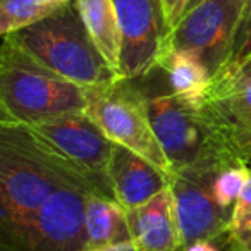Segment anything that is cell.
I'll use <instances>...</instances> for the list:
<instances>
[{"instance_id":"cell-1","label":"cell","mask_w":251,"mask_h":251,"mask_svg":"<svg viewBox=\"0 0 251 251\" xmlns=\"http://www.w3.org/2000/svg\"><path fill=\"white\" fill-rule=\"evenodd\" d=\"M67 186H83L103 195L26 126L0 114V248L28 226L53 191Z\"/></svg>"},{"instance_id":"cell-2","label":"cell","mask_w":251,"mask_h":251,"mask_svg":"<svg viewBox=\"0 0 251 251\" xmlns=\"http://www.w3.org/2000/svg\"><path fill=\"white\" fill-rule=\"evenodd\" d=\"M86 110V88L40 62L14 35L0 45V114L23 126Z\"/></svg>"},{"instance_id":"cell-3","label":"cell","mask_w":251,"mask_h":251,"mask_svg":"<svg viewBox=\"0 0 251 251\" xmlns=\"http://www.w3.org/2000/svg\"><path fill=\"white\" fill-rule=\"evenodd\" d=\"M12 35L40 62L79 86H105L121 79L93 43L74 2Z\"/></svg>"},{"instance_id":"cell-4","label":"cell","mask_w":251,"mask_h":251,"mask_svg":"<svg viewBox=\"0 0 251 251\" xmlns=\"http://www.w3.org/2000/svg\"><path fill=\"white\" fill-rule=\"evenodd\" d=\"M155 136L176 172L219 174L234 167L213 136L198 105L179 100L171 91H150L141 86Z\"/></svg>"},{"instance_id":"cell-5","label":"cell","mask_w":251,"mask_h":251,"mask_svg":"<svg viewBox=\"0 0 251 251\" xmlns=\"http://www.w3.org/2000/svg\"><path fill=\"white\" fill-rule=\"evenodd\" d=\"M84 112L112 143L147 158L165 174H174L155 136L143 90L136 79H117L105 86L86 88Z\"/></svg>"},{"instance_id":"cell-6","label":"cell","mask_w":251,"mask_h":251,"mask_svg":"<svg viewBox=\"0 0 251 251\" xmlns=\"http://www.w3.org/2000/svg\"><path fill=\"white\" fill-rule=\"evenodd\" d=\"M26 127L60 158L86 176L107 198L114 200L107 176L114 143L86 112H69Z\"/></svg>"},{"instance_id":"cell-7","label":"cell","mask_w":251,"mask_h":251,"mask_svg":"<svg viewBox=\"0 0 251 251\" xmlns=\"http://www.w3.org/2000/svg\"><path fill=\"white\" fill-rule=\"evenodd\" d=\"M244 9V0H203L171 31L169 50L193 53L213 77L229 60Z\"/></svg>"},{"instance_id":"cell-8","label":"cell","mask_w":251,"mask_h":251,"mask_svg":"<svg viewBox=\"0 0 251 251\" xmlns=\"http://www.w3.org/2000/svg\"><path fill=\"white\" fill-rule=\"evenodd\" d=\"M121 31V79H140L158 69L169 50L164 0H112Z\"/></svg>"},{"instance_id":"cell-9","label":"cell","mask_w":251,"mask_h":251,"mask_svg":"<svg viewBox=\"0 0 251 251\" xmlns=\"http://www.w3.org/2000/svg\"><path fill=\"white\" fill-rule=\"evenodd\" d=\"M90 193L97 191L83 186L53 191L28 226L0 251H86L84 201Z\"/></svg>"},{"instance_id":"cell-10","label":"cell","mask_w":251,"mask_h":251,"mask_svg":"<svg viewBox=\"0 0 251 251\" xmlns=\"http://www.w3.org/2000/svg\"><path fill=\"white\" fill-rule=\"evenodd\" d=\"M198 108L230 164L251 169V81L217 74Z\"/></svg>"},{"instance_id":"cell-11","label":"cell","mask_w":251,"mask_h":251,"mask_svg":"<svg viewBox=\"0 0 251 251\" xmlns=\"http://www.w3.org/2000/svg\"><path fill=\"white\" fill-rule=\"evenodd\" d=\"M217 174L176 172L171 176L172 200L182 246L195 241H217L227 232L230 212L215 201L212 182Z\"/></svg>"},{"instance_id":"cell-12","label":"cell","mask_w":251,"mask_h":251,"mask_svg":"<svg viewBox=\"0 0 251 251\" xmlns=\"http://www.w3.org/2000/svg\"><path fill=\"white\" fill-rule=\"evenodd\" d=\"M107 176L114 201L124 210H133L147 203L167 188L171 181V176L147 158L115 143L107 165Z\"/></svg>"},{"instance_id":"cell-13","label":"cell","mask_w":251,"mask_h":251,"mask_svg":"<svg viewBox=\"0 0 251 251\" xmlns=\"http://www.w3.org/2000/svg\"><path fill=\"white\" fill-rule=\"evenodd\" d=\"M134 251H177L182 248L171 186L147 203L126 210Z\"/></svg>"},{"instance_id":"cell-14","label":"cell","mask_w":251,"mask_h":251,"mask_svg":"<svg viewBox=\"0 0 251 251\" xmlns=\"http://www.w3.org/2000/svg\"><path fill=\"white\" fill-rule=\"evenodd\" d=\"M84 229H86V251L131 243L126 210L117 201L98 193H90L86 196Z\"/></svg>"},{"instance_id":"cell-15","label":"cell","mask_w":251,"mask_h":251,"mask_svg":"<svg viewBox=\"0 0 251 251\" xmlns=\"http://www.w3.org/2000/svg\"><path fill=\"white\" fill-rule=\"evenodd\" d=\"M158 71L167 76L169 91L191 105L201 103L212 81L208 69L198 57L181 50H167L158 64Z\"/></svg>"},{"instance_id":"cell-16","label":"cell","mask_w":251,"mask_h":251,"mask_svg":"<svg viewBox=\"0 0 251 251\" xmlns=\"http://www.w3.org/2000/svg\"><path fill=\"white\" fill-rule=\"evenodd\" d=\"M74 4L101 57L119 76L121 31L112 0H74Z\"/></svg>"},{"instance_id":"cell-17","label":"cell","mask_w":251,"mask_h":251,"mask_svg":"<svg viewBox=\"0 0 251 251\" xmlns=\"http://www.w3.org/2000/svg\"><path fill=\"white\" fill-rule=\"evenodd\" d=\"M60 5L40 0H0V36L11 35L35 25Z\"/></svg>"},{"instance_id":"cell-18","label":"cell","mask_w":251,"mask_h":251,"mask_svg":"<svg viewBox=\"0 0 251 251\" xmlns=\"http://www.w3.org/2000/svg\"><path fill=\"white\" fill-rule=\"evenodd\" d=\"M226 236L229 251H251V169L246 186L232 206Z\"/></svg>"},{"instance_id":"cell-19","label":"cell","mask_w":251,"mask_h":251,"mask_svg":"<svg viewBox=\"0 0 251 251\" xmlns=\"http://www.w3.org/2000/svg\"><path fill=\"white\" fill-rule=\"evenodd\" d=\"M248 174H250V169L234 165V167L224 169L215 176L212 182V193L215 201L222 208L232 210V206L236 205L237 198L246 186Z\"/></svg>"},{"instance_id":"cell-20","label":"cell","mask_w":251,"mask_h":251,"mask_svg":"<svg viewBox=\"0 0 251 251\" xmlns=\"http://www.w3.org/2000/svg\"><path fill=\"white\" fill-rule=\"evenodd\" d=\"M250 55H251V4L244 9L243 19H241L239 28H237L236 38H234V45L232 50H230L229 60H227V64L219 73H226V71L234 69V67H237Z\"/></svg>"},{"instance_id":"cell-21","label":"cell","mask_w":251,"mask_h":251,"mask_svg":"<svg viewBox=\"0 0 251 251\" xmlns=\"http://www.w3.org/2000/svg\"><path fill=\"white\" fill-rule=\"evenodd\" d=\"M189 0H164V7H165V16H167V21L171 29L176 28L181 18L184 16L186 5H188Z\"/></svg>"},{"instance_id":"cell-22","label":"cell","mask_w":251,"mask_h":251,"mask_svg":"<svg viewBox=\"0 0 251 251\" xmlns=\"http://www.w3.org/2000/svg\"><path fill=\"white\" fill-rule=\"evenodd\" d=\"M219 74H234V76H237V77L251 81V55L248 57L246 60H243L237 67H234V69H230V71H226V73H219Z\"/></svg>"},{"instance_id":"cell-23","label":"cell","mask_w":251,"mask_h":251,"mask_svg":"<svg viewBox=\"0 0 251 251\" xmlns=\"http://www.w3.org/2000/svg\"><path fill=\"white\" fill-rule=\"evenodd\" d=\"M177 251H220L219 248L213 244V241H195L186 246H182Z\"/></svg>"},{"instance_id":"cell-24","label":"cell","mask_w":251,"mask_h":251,"mask_svg":"<svg viewBox=\"0 0 251 251\" xmlns=\"http://www.w3.org/2000/svg\"><path fill=\"white\" fill-rule=\"evenodd\" d=\"M91 251H134V248L133 243H124V244H115V246L98 248V250H91Z\"/></svg>"},{"instance_id":"cell-25","label":"cell","mask_w":251,"mask_h":251,"mask_svg":"<svg viewBox=\"0 0 251 251\" xmlns=\"http://www.w3.org/2000/svg\"><path fill=\"white\" fill-rule=\"evenodd\" d=\"M43 4H53V5H62L67 4V2H74V0H40Z\"/></svg>"},{"instance_id":"cell-26","label":"cell","mask_w":251,"mask_h":251,"mask_svg":"<svg viewBox=\"0 0 251 251\" xmlns=\"http://www.w3.org/2000/svg\"><path fill=\"white\" fill-rule=\"evenodd\" d=\"M201 2H203V0H189V2H188V5H186V11H184V14H186V12H189V11H191V9H195L198 4H201Z\"/></svg>"},{"instance_id":"cell-27","label":"cell","mask_w":251,"mask_h":251,"mask_svg":"<svg viewBox=\"0 0 251 251\" xmlns=\"http://www.w3.org/2000/svg\"><path fill=\"white\" fill-rule=\"evenodd\" d=\"M244 2H246V7H248V5L251 4V0H244Z\"/></svg>"}]
</instances>
